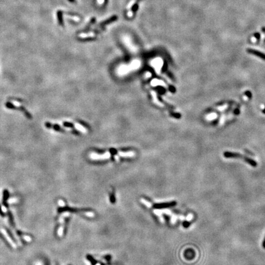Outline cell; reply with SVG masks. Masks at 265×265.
Here are the masks:
<instances>
[{
  "instance_id": "7a4b0ae2",
  "label": "cell",
  "mask_w": 265,
  "mask_h": 265,
  "mask_svg": "<svg viewBox=\"0 0 265 265\" xmlns=\"http://www.w3.org/2000/svg\"><path fill=\"white\" fill-rule=\"evenodd\" d=\"M111 156L109 152H105L103 154H98L96 153H92L90 155V158L93 160H101L109 159Z\"/></svg>"
},
{
  "instance_id": "52a82bcc",
  "label": "cell",
  "mask_w": 265,
  "mask_h": 265,
  "mask_svg": "<svg viewBox=\"0 0 265 265\" xmlns=\"http://www.w3.org/2000/svg\"><path fill=\"white\" fill-rule=\"evenodd\" d=\"M57 16L58 19V22L60 25H63V12L61 11H58L57 12Z\"/></svg>"
},
{
  "instance_id": "5bb4252c",
  "label": "cell",
  "mask_w": 265,
  "mask_h": 265,
  "mask_svg": "<svg viewBox=\"0 0 265 265\" xmlns=\"http://www.w3.org/2000/svg\"><path fill=\"white\" fill-rule=\"evenodd\" d=\"M84 214H85L87 217H95V214L93 212H85L84 213Z\"/></svg>"
},
{
  "instance_id": "7c38bea8",
  "label": "cell",
  "mask_w": 265,
  "mask_h": 265,
  "mask_svg": "<svg viewBox=\"0 0 265 265\" xmlns=\"http://www.w3.org/2000/svg\"><path fill=\"white\" fill-rule=\"evenodd\" d=\"M136 1V0H131V1H130V3L128 4V7H127V9H130L131 7L134 5V4L135 3Z\"/></svg>"
},
{
  "instance_id": "d6986e66",
  "label": "cell",
  "mask_w": 265,
  "mask_h": 265,
  "mask_svg": "<svg viewBox=\"0 0 265 265\" xmlns=\"http://www.w3.org/2000/svg\"><path fill=\"white\" fill-rule=\"evenodd\" d=\"M96 265H100V264H99V263H98V264H96Z\"/></svg>"
},
{
  "instance_id": "9a60e30c",
  "label": "cell",
  "mask_w": 265,
  "mask_h": 265,
  "mask_svg": "<svg viewBox=\"0 0 265 265\" xmlns=\"http://www.w3.org/2000/svg\"><path fill=\"white\" fill-rule=\"evenodd\" d=\"M128 17L133 16V12H131V11H129L128 13Z\"/></svg>"
},
{
  "instance_id": "e0dca14e",
  "label": "cell",
  "mask_w": 265,
  "mask_h": 265,
  "mask_svg": "<svg viewBox=\"0 0 265 265\" xmlns=\"http://www.w3.org/2000/svg\"><path fill=\"white\" fill-rule=\"evenodd\" d=\"M263 248H265V239H264L263 242Z\"/></svg>"
},
{
  "instance_id": "6da1fadb",
  "label": "cell",
  "mask_w": 265,
  "mask_h": 265,
  "mask_svg": "<svg viewBox=\"0 0 265 265\" xmlns=\"http://www.w3.org/2000/svg\"><path fill=\"white\" fill-rule=\"evenodd\" d=\"M224 156H225L226 158H239L243 159L244 160H245L247 163H248L249 164H250V165H252V166L253 167L256 166L257 165L255 161L253 160L252 159L249 158L247 157V156H244V155H241V154H239V153L225 152V153H224Z\"/></svg>"
},
{
  "instance_id": "8992f818",
  "label": "cell",
  "mask_w": 265,
  "mask_h": 265,
  "mask_svg": "<svg viewBox=\"0 0 265 265\" xmlns=\"http://www.w3.org/2000/svg\"><path fill=\"white\" fill-rule=\"evenodd\" d=\"M151 85L153 87L157 86V85H162V86L164 87H167V85H166V83L163 81H160V80L158 79L152 80L151 81Z\"/></svg>"
},
{
  "instance_id": "9c48e42d",
  "label": "cell",
  "mask_w": 265,
  "mask_h": 265,
  "mask_svg": "<svg viewBox=\"0 0 265 265\" xmlns=\"http://www.w3.org/2000/svg\"><path fill=\"white\" fill-rule=\"evenodd\" d=\"M140 201H141V202L142 203L144 204L145 205L146 207H148V208H151V207H152V204H151L149 201H148L145 200V199H144V198H141Z\"/></svg>"
},
{
  "instance_id": "ba28073f",
  "label": "cell",
  "mask_w": 265,
  "mask_h": 265,
  "mask_svg": "<svg viewBox=\"0 0 265 265\" xmlns=\"http://www.w3.org/2000/svg\"><path fill=\"white\" fill-rule=\"evenodd\" d=\"M247 51L249 52V53H251V54H253V55H257V56H258V57H260V58H261L262 59L265 60V54H261V53L259 52H258V51H256V50H251V49H249Z\"/></svg>"
},
{
  "instance_id": "4fadbf2b",
  "label": "cell",
  "mask_w": 265,
  "mask_h": 265,
  "mask_svg": "<svg viewBox=\"0 0 265 265\" xmlns=\"http://www.w3.org/2000/svg\"><path fill=\"white\" fill-rule=\"evenodd\" d=\"M63 125L65 126V127H67V128H72V127H73V126H74L73 124L69 122H64Z\"/></svg>"
},
{
  "instance_id": "5b68a950",
  "label": "cell",
  "mask_w": 265,
  "mask_h": 265,
  "mask_svg": "<svg viewBox=\"0 0 265 265\" xmlns=\"http://www.w3.org/2000/svg\"><path fill=\"white\" fill-rule=\"evenodd\" d=\"M117 155L120 157L131 158L133 157L136 155V153L133 151H128V152H118Z\"/></svg>"
},
{
  "instance_id": "2e32d148",
  "label": "cell",
  "mask_w": 265,
  "mask_h": 265,
  "mask_svg": "<svg viewBox=\"0 0 265 265\" xmlns=\"http://www.w3.org/2000/svg\"><path fill=\"white\" fill-rule=\"evenodd\" d=\"M104 0H98V3L100 4H102V3H104Z\"/></svg>"
},
{
  "instance_id": "30bf717a",
  "label": "cell",
  "mask_w": 265,
  "mask_h": 265,
  "mask_svg": "<svg viewBox=\"0 0 265 265\" xmlns=\"http://www.w3.org/2000/svg\"><path fill=\"white\" fill-rule=\"evenodd\" d=\"M151 93H152V96H153V102H155L156 104H157L158 105L160 106H163V104L160 103V102L158 101V99L156 98V94H155V92H151Z\"/></svg>"
},
{
  "instance_id": "8fae6325",
  "label": "cell",
  "mask_w": 265,
  "mask_h": 265,
  "mask_svg": "<svg viewBox=\"0 0 265 265\" xmlns=\"http://www.w3.org/2000/svg\"><path fill=\"white\" fill-rule=\"evenodd\" d=\"M51 128H52L53 129H55V131H62L61 127H60L58 125H57V124H55V125H51Z\"/></svg>"
},
{
  "instance_id": "3957f363",
  "label": "cell",
  "mask_w": 265,
  "mask_h": 265,
  "mask_svg": "<svg viewBox=\"0 0 265 265\" xmlns=\"http://www.w3.org/2000/svg\"><path fill=\"white\" fill-rule=\"evenodd\" d=\"M163 62L162 59H161L160 58H155V60H153L152 61V65L155 69V71L158 74H159L161 71V68L163 66Z\"/></svg>"
},
{
  "instance_id": "277c9868",
  "label": "cell",
  "mask_w": 265,
  "mask_h": 265,
  "mask_svg": "<svg viewBox=\"0 0 265 265\" xmlns=\"http://www.w3.org/2000/svg\"><path fill=\"white\" fill-rule=\"evenodd\" d=\"M140 63L137 61H135V63L132 65H129V66H127L124 68V69H120V73H127V72L129 71V70H132V69H136L139 66Z\"/></svg>"
},
{
  "instance_id": "ac0fdd59",
  "label": "cell",
  "mask_w": 265,
  "mask_h": 265,
  "mask_svg": "<svg viewBox=\"0 0 265 265\" xmlns=\"http://www.w3.org/2000/svg\"><path fill=\"white\" fill-rule=\"evenodd\" d=\"M68 1H69L71 2V3H73V2L75 1V0H68Z\"/></svg>"
}]
</instances>
